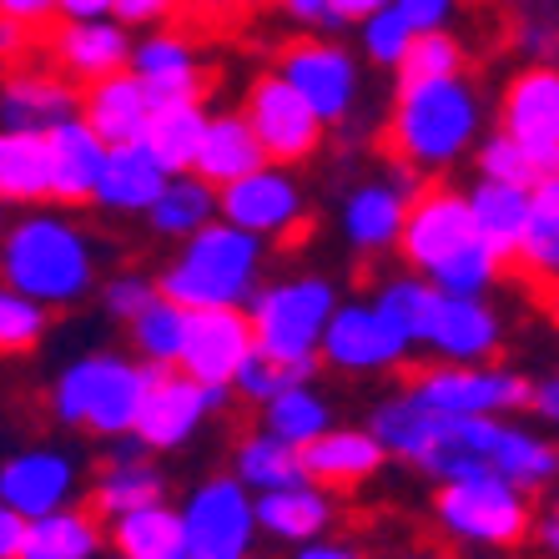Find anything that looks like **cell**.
Instances as JSON below:
<instances>
[{
	"instance_id": "6da1fadb",
	"label": "cell",
	"mask_w": 559,
	"mask_h": 559,
	"mask_svg": "<svg viewBox=\"0 0 559 559\" xmlns=\"http://www.w3.org/2000/svg\"><path fill=\"white\" fill-rule=\"evenodd\" d=\"M0 277L5 287L46 302V308H71L102 283V252H96V237L71 212L26 207L5 227Z\"/></svg>"
},
{
	"instance_id": "7a4b0ae2",
	"label": "cell",
	"mask_w": 559,
	"mask_h": 559,
	"mask_svg": "<svg viewBox=\"0 0 559 559\" xmlns=\"http://www.w3.org/2000/svg\"><path fill=\"white\" fill-rule=\"evenodd\" d=\"M383 142H389L393 162H408L424 177L459 167L484 142L479 86L468 81V71L443 81H399Z\"/></svg>"
},
{
	"instance_id": "3957f363",
	"label": "cell",
	"mask_w": 559,
	"mask_h": 559,
	"mask_svg": "<svg viewBox=\"0 0 559 559\" xmlns=\"http://www.w3.org/2000/svg\"><path fill=\"white\" fill-rule=\"evenodd\" d=\"M156 368L136 353H81L56 373L51 383V418L71 433L92 439H127L136 433Z\"/></svg>"
},
{
	"instance_id": "277c9868",
	"label": "cell",
	"mask_w": 559,
	"mask_h": 559,
	"mask_svg": "<svg viewBox=\"0 0 559 559\" xmlns=\"http://www.w3.org/2000/svg\"><path fill=\"white\" fill-rule=\"evenodd\" d=\"M267 242L217 217L197 237H187L162 267V293L182 308H248L262 287Z\"/></svg>"
},
{
	"instance_id": "5b68a950",
	"label": "cell",
	"mask_w": 559,
	"mask_h": 559,
	"mask_svg": "<svg viewBox=\"0 0 559 559\" xmlns=\"http://www.w3.org/2000/svg\"><path fill=\"white\" fill-rule=\"evenodd\" d=\"M338 308V287L318 273L262 283L258 298L248 302V318L258 328V353L283 358V364H323V338Z\"/></svg>"
},
{
	"instance_id": "8992f818",
	"label": "cell",
	"mask_w": 559,
	"mask_h": 559,
	"mask_svg": "<svg viewBox=\"0 0 559 559\" xmlns=\"http://www.w3.org/2000/svg\"><path fill=\"white\" fill-rule=\"evenodd\" d=\"M534 495L520 484L479 474V479H454L433 489V524H439L454 545L468 549H514L534 534Z\"/></svg>"
},
{
	"instance_id": "52a82bcc",
	"label": "cell",
	"mask_w": 559,
	"mask_h": 559,
	"mask_svg": "<svg viewBox=\"0 0 559 559\" xmlns=\"http://www.w3.org/2000/svg\"><path fill=\"white\" fill-rule=\"evenodd\" d=\"M187 559H252L258 545V495L237 474H212L182 499Z\"/></svg>"
},
{
	"instance_id": "ba28073f",
	"label": "cell",
	"mask_w": 559,
	"mask_h": 559,
	"mask_svg": "<svg viewBox=\"0 0 559 559\" xmlns=\"http://www.w3.org/2000/svg\"><path fill=\"white\" fill-rule=\"evenodd\" d=\"M408 389L454 418H514L534 404V383L499 364H433L408 378Z\"/></svg>"
},
{
	"instance_id": "9c48e42d",
	"label": "cell",
	"mask_w": 559,
	"mask_h": 559,
	"mask_svg": "<svg viewBox=\"0 0 559 559\" xmlns=\"http://www.w3.org/2000/svg\"><path fill=\"white\" fill-rule=\"evenodd\" d=\"M242 111H248L252 131L262 136V146H267V156H273L277 167H302V162H312V156L323 152L328 121L312 111V102L277 71V66L262 71V76L248 86Z\"/></svg>"
},
{
	"instance_id": "30bf717a",
	"label": "cell",
	"mask_w": 559,
	"mask_h": 559,
	"mask_svg": "<svg viewBox=\"0 0 559 559\" xmlns=\"http://www.w3.org/2000/svg\"><path fill=\"white\" fill-rule=\"evenodd\" d=\"M479 237V222H474V207H468V192L459 187H424L408 207V227H404V242H399V258H404L408 273L418 277H433L439 267L468 252Z\"/></svg>"
},
{
	"instance_id": "8fae6325",
	"label": "cell",
	"mask_w": 559,
	"mask_h": 559,
	"mask_svg": "<svg viewBox=\"0 0 559 559\" xmlns=\"http://www.w3.org/2000/svg\"><path fill=\"white\" fill-rule=\"evenodd\" d=\"M277 71L308 96L312 111L328 127L348 121L358 96H364V66H358V56L343 40H328V36L287 40L283 51H277Z\"/></svg>"
},
{
	"instance_id": "7c38bea8",
	"label": "cell",
	"mask_w": 559,
	"mask_h": 559,
	"mask_svg": "<svg viewBox=\"0 0 559 559\" xmlns=\"http://www.w3.org/2000/svg\"><path fill=\"white\" fill-rule=\"evenodd\" d=\"M222 217L262 242H287L308 227V192L298 182V167H258L242 182L222 187Z\"/></svg>"
},
{
	"instance_id": "4fadbf2b",
	"label": "cell",
	"mask_w": 559,
	"mask_h": 559,
	"mask_svg": "<svg viewBox=\"0 0 559 559\" xmlns=\"http://www.w3.org/2000/svg\"><path fill=\"white\" fill-rule=\"evenodd\" d=\"M408 353H414V343L399 333L389 312L373 298H353L328 323L323 368H338V373H399L408 364Z\"/></svg>"
},
{
	"instance_id": "5bb4252c",
	"label": "cell",
	"mask_w": 559,
	"mask_h": 559,
	"mask_svg": "<svg viewBox=\"0 0 559 559\" xmlns=\"http://www.w3.org/2000/svg\"><path fill=\"white\" fill-rule=\"evenodd\" d=\"M227 393L233 389H207V383H197L182 368H156V383L146 393L142 418H136V439L146 449H156V454L182 449L192 433H202V424L212 414L227 408Z\"/></svg>"
},
{
	"instance_id": "9a60e30c",
	"label": "cell",
	"mask_w": 559,
	"mask_h": 559,
	"mask_svg": "<svg viewBox=\"0 0 559 559\" xmlns=\"http://www.w3.org/2000/svg\"><path fill=\"white\" fill-rule=\"evenodd\" d=\"M252 358H258V328H252L248 308H197L177 368L207 389H237V378Z\"/></svg>"
},
{
	"instance_id": "2e32d148",
	"label": "cell",
	"mask_w": 559,
	"mask_h": 559,
	"mask_svg": "<svg viewBox=\"0 0 559 559\" xmlns=\"http://www.w3.org/2000/svg\"><path fill=\"white\" fill-rule=\"evenodd\" d=\"M81 459L56 443L21 449L0 464V509H15L26 520L56 514V509L81 504Z\"/></svg>"
},
{
	"instance_id": "e0dca14e",
	"label": "cell",
	"mask_w": 559,
	"mask_h": 559,
	"mask_svg": "<svg viewBox=\"0 0 559 559\" xmlns=\"http://www.w3.org/2000/svg\"><path fill=\"white\" fill-rule=\"evenodd\" d=\"M499 127L534 152L545 171H559V61H530L499 96Z\"/></svg>"
},
{
	"instance_id": "ac0fdd59",
	"label": "cell",
	"mask_w": 559,
	"mask_h": 559,
	"mask_svg": "<svg viewBox=\"0 0 559 559\" xmlns=\"http://www.w3.org/2000/svg\"><path fill=\"white\" fill-rule=\"evenodd\" d=\"M152 454L156 449H146L136 433L106 443L102 464L92 474V509L106 524L121 520V514H136V509L167 504V474Z\"/></svg>"
},
{
	"instance_id": "d6986e66",
	"label": "cell",
	"mask_w": 559,
	"mask_h": 559,
	"mask_svg": "<svg viewBox=\"0 0 559 559\" xmlns=\"http://www.w3.org/2000/svg\"><path fill=\"white\" fill-rule=\"evenodd\" d=\"M46 56H51L56 71H66L71 81H106L117 71H131V56H136V31L121 26L117 15L106 21H61V26L46 36Z\"/></svg>"
},
{
	"instance_id": "ffe728a7",
	"label": "cell",
	"mask_w": 559,
	"mask_h": 559,
	"mask_svg": "<svg viewBox=\"0 0 559 559\" xmlns=\"http://www.w3.org/2000/svg\"><path fill=\"white\" fill-rule=\"evenodd\" d=\"M131 71L142 76L152 106H187V102H207V71H202V56H197L192 36L182 31H142L136 36V56H131Z\"/></svg>"
},
{
	"instance_id": "44dd1931",
	"label": "cell",
	"mask_w": 559,
	"mask_h": 559,
	"mask_svg": "<svg viewBox=\"0 0 559 559\" xmlns=\"http://www.w3.org/2000/svg\"><path fill=\"white\" fill-rule=\"evenodd\" d=\"M81 117V86L66 71H40V66H15L0 86V121L5 131H51L61 121Z\"/></svg>"
},
{
	"instance_id": "7402d4cb",
	"label": "cell",
	"mask_w": 559,
	"mask_h": 559,
	"mask_svg": "<svg viewBox=\"0 0 559 559\" xmlns=\"http://www.w3.org/2000/svg\"><path fill=\"white\" fill-rule=\"evenodd\" d=\"M408 207H414V192L389 177H373V182H358L343 197V237H348L353 252L364 258H383V252H399L408 227Z\"/></svg>"
},
{
	"instance_id": "603a6c76",
	"label": "cell",
	"mask_w": 559,
	"mask_h": 559,
	"mask_svg": "<svg viewBox=\"0 0 559 559\" xmlns=\"http://www.w3.org/2000/svg\"><path fill=\"white\" fill-rule=\"evenodd\" d=\"M424 348H429L433 358H443V364H489V358L504 348V323H499V312L484 298H454V293H443Z\"/></svg>"
},
{
	"instance_id": "cb8c5ba5",
	"label": "cell",
	"mask_w": 559,
	"mask_h": 559,
	"mask_svg": "<svg viewBox=\"0 0 559 559\" xmlns=\"http://www.w3.org/2000/svg\"><path fill=\"white\" fill-rule=\"evenodd\" d=\"M171 177H177V171H167V162H162L146 142L111 146L92 207L111 212V217H146V212L162 202V192H167Z\"/></svg>"
},
{
	"instance_id": "d4e9b609",
	"label": "cell",
	"mask_w": 559,
	"mask_h": 559,
	"mask_svg": "<svg viewBox=\"0 0 559 559\" xmlns=\"http://www.w3.org/2000/svg\"><path fill=\"white\" fill-rule=\"evenodd\" d=\"M393 454L383 449V439H378L368 424L364 429H338V424H333L323 439L302 449L308 479L323 484V489H333V495H353V489H364V484L373 479Z\"/></svg>"
},
{
	"instance_id": "484cf974",
	"label": "cell",
	"mask_w": 559,
	"mask_h": 559,
	"mask_svg": "<svg viewBox=\"0 0 559 559\" xmlns=\"http://www.w3.org/2000/svg\"><path fill=\"white\" fill-rule=\"evenodd\" d=\"M152 96H146L142 76L136 71H117L106 81H86L81 86V117L102 131L106 146H131L146 136V121H152Z\"/></svg>"
},
{
	"instance_id": "4316f807",
	"label": "cell",
	"mask_w": 559,
	"mask_h": 559,
	"mask_svg": "<svg viewBox=\"0 0 559 559\" xmlns=\"http://www.w3.org/2000/svg\"><path fill=\"white\" fill-rule=\"evenodd\" d=\"M338 520V509H333V489L323 484H293V489H273V495H258V524L267 539L277 545H312V539H328Z\"/></svg>"
},
{
	"instance_id": "83f0119b",
	"label": "cell",
	"mask_w": 559,
	"mask_h": 559,
	"mask_svg": "<svg viewBox=\"0 0 559 559\" xmlns=\"http://www.w3.org/2000/svg\"><path fill=\"white\" fill-rule=\"evenodd\" d=\"M0 197L11 207L56 202L51 131H0Z\"/></svg>"
},
{
	"instance_id": "f1b7e54d",
	"label": "cell",
	"mask_w": 559,
	"mask_h": 559,
	"mask_svg": "<svg viewBox=\"0 0 559 559\" xmlns=\"http://www.w3.org/2000/svg\"><path fill=\"white\" fill-rule=\"evenodd\" d=\"M51 156H56V202H96V187H102L106 156L111 146L102 142V131L86 117H71L61 127H51Z\"/></svg>"
},
{
	"instance_id": "f546056e",
	"label": "cell",
	"mask_w": 559,
	"mask_h": 559,
	"mask_svg": "<svg viewBox=\"0 0 559 559\" xmlns=\"http://www.w3.org/2000/svg\"><path fill=\"white\" fill-rule=\"evenodd\" d=\"M273 156L262 146V136L252 131L248 111H212L207 142H202V156H197V177H207L212 187H233L242 177H252L258 167H267Z\"/></svg>"
},
{
	"instance_id": "4dcf8cb0",
	"label": "cell",
	"mask_w": 559,
	"mask_h": 559,
	"mask_svg": "<svg viewBox=\"0 0 559 559\" xmlns=\"http://www.w3.org/2000/svg\"><path fill=\"white\" fill-rule=\"evenodd\" d=\"M468 207H474V222H479V237L499 252V258L504 262L520 258L524 237H530V222H534V187L474 177V187H468Z\"/></svg>"
},
{
	"instance_id": "1f68e13d",
	"label": "cell",
	"mask_w": 559,
	"mask_h": 559,
	"mask_svg": "<svg viewBox=\"0 0 559 559\" xmlns=\"http://www.w3.org/2000/svg\"><path fill=\"white\" fill-rule=\"evenodd\" d=\"M106 545H111V530L102 514L92 504H71L31 520L21 559H102Z\"/></svg>"
},
{
	"instance_id": "d6a6232c",
	"label": "cell",
	"mask_w": 559,
	"mask_h": 559,
	"mask_svg": "<svg viewBox=\"0 0 559 559\" xmlns=\"http://www.w3.org/2000/svg\"><path fill=\"white\" fill-rule=\"evenodd\" d=\"M233 474L252 495H273V489H293V484L308 479V464H302L298 443L277 439L273 429H252L233 449Z\"/></svg>"
},
{
	"instance_id": "836d02e7",
	"label": "cell",
	"mask_w": 559,
	"mask_h": 559,
	"mask_svg": "<svg viewBox=\"0 0 559 559\" xmlns=\"http://www.w3.org/2000/svg\"><path fill=\"white\" fill-rule=\"evenodd\" d=\"M217 217H222V187H212L197 171H177L167 182V192H162V202L146 212L152 233L167 237V242H187V237H197Z\"/></svg>"
},
{
	"instance_id": "e575fe53",
	"label": "cell",
	"mask_w": 559,
	"mask_h": 559,
	"mask_svg": "<svg viewBox=\"0 0 559 559\" xmlns=\"http://www.w3.org/2000/svg\"><path fill=\"white\" fill-rule=\"evenodd\" d=\"M111 530V549L117 559H187V520L182 504H152L136 514L106 524Z\"/></svg>"
},
{
	"instance_id": "d590c367",
	"label": "cell",
	"mask_w": 559,
	"mask_h": 559,
	"mask_svg": "<svg viewBox=\"0 0 559 559\" xmlns=\"http://www.w3.org/2000/svg\"><path fill=\"white\" fill-rule=\"evenodd\" d=\"M368 429L383 439V449H389L393 459L418 464V459H424V449H429V439H433V429H439V408H429L414 389L389 393V399H378V404H373Z\"/></svg>"
},
{
	"instance_id": "8d00e7d4",
	"label": "cell",
	"mask_w": 559,
	"mask_h": 559,
	"mask_svg": "<svg viewBox=\"0 0 559 559\" xmlns=\"http://www.w3.org/2000/svg\"><path fill=\"white\" fill-rule=\"evenodd\" d=\"M207 127H212L207 102L156 106L152 121H146V136H142V142L152 146L162 162H167V171H192L197 156H202V142H207Z\"/></svg>"
},
{
	"instance_id": "74e56055",
	"label": "cell",
	"mask_w": 559,
	"mask_h": 559,
	"mask_svg": "<svg viewBox=\"0 0 559 559\" xmlns=\"http://www.w3.org/2000/svg\"><path fill=\"white\" fill-rule=\"evenodd\" d=\"M187 323H192V308H182V302H171L167 293H162L136 323H127L131 353L152 368H177L182 364V348H187Z\"/></svg>"
},
{
	"instance_id": "f35d334b",
	"label": "cell",
	"mask_w": 559,
	"mask_h": 559,
	"mask_svg": "<svg viewBox=\"0 0 559 559\" xmlns=\"http://www.w3.org/2000/svg\"><path fill=\"white\" fill-rule=\"evenodd\" d=\"M439 298H443L439 287H433L429 277H418V273H399V277H389V283L373 287V302L399 323V333H404L414 348H424V338H429Z\"/></svg>"
},
{
	"instance_id": "ab89813d",
	"label": "cell",
	"mask_w": 559,
	"mask_h": 559,
	"mask_svg": "<svg viewBox=\"0 0 559 559\" xmlns=\"http://www.w3.org/2000/svg\"><path fill=\"white\" fill-rule=\"evenodd\" d=\"M262 429H273L277 439L308 449V443H318L333 429V404L318 393V383H298V389H287L283 399L262 408Z\"/></svg>"
},
{
	"instance_id": "60d3db41",
	"label": "cell",
	"mask_w": 559,
	"mask_h": 559,
	"mask_svg": "<svg viewBox=\"0 0 559 559\" xmlns=\"http://www.w3.org/2000/svg\"><path fill=\"white\" fill-rule=\"evenodd\" d=\"M474 177H489V182H514V187H534L545 177V167L534 162V152L524 142H514L504 127L484 131V142L474 146Z\"/></svg>"
},
{
	"instance_id": "b9f144b4",
	"label": "cell",
	"mask_w": 559,
	"mask_h": 559,
	"mask_svg": "<svg viewBox=\"0 0 559 559\" xmlns=\"http://www.w3.org/2000/svg\"><path fill=\"white\" fill-rule=\"evenodd\" d=\"M468 71V51L454 31H424L414 36L404 66L393 71L399 81H443V76H464Z\"/></svg>"
},
{
	"instance_id": "7bdbcfd3",
	"label": "cell",
	"mask_w": 559,
	"mask_h": 559,
	"mask_svg": "<svg viewBox=\"0 0 559 559\" xmlns=\"http://www.w3.org/2000/svg\"><path fill=\"white\" fill-rule=\"evenodd\" d=\"M318 368L323 364H283V358H267V353H258L248 368H242V378H237V399H248V404L267 408L273 399H283L287 389H298V383H312L318 378Z\"/></svg>"
},
{
	"instance_id": "ee69618b",
	"label": "cell",
	"mask_w": 559,
	"mask_h": 559,
	"mask_svg": "<svg viewBox=\"0 0 559 559\" xmlns=\"http://www.w3.org/2000/svg\"><path fill=\"white\" fill-rule=\"evenodd\" d=\"M418 31L404 21V11L399 5H389V11L368 15L364 26H358V51H364L368 66H383V71H399L408 56V46H414Z\"/></svg>"
},
{
	"instance_id": "f6af8a7d",
	"label": "cell",
	"mask_w": 559,
	"mask_h": 559,
	"mask_svg": "<svg viewBox=\"0 0 559 559\" xmlns=\"http://www.w3.org/2000/svg\"><path fill=\"white\" fill-rule=\"evenodd\" d=\"M46 328H51V308L26 293H15L5 287L0 293V348L5 353H31L40 338H46Z\"/></svg>"
},
{
	"instance_id": "bcb514c9",
	"label": "cell",
	"mask_w": 559,
	"mask_h": 559,
	"mask_svg": "<svg viewBox=\"0 0 559 559\" xmlns=\"http://www.w3.org/2000/svg\"><path fill=\"white\" fill-rule=\"evenodd\" d=\"M520 262L534 277L559 283V207H539V202H534V222H530V237H524V248H520Z\"/></svg>"
},
{
	"instance_id": "7dc6e473",
	"label": "cell",
	"mask_w": 559,
	"mask_h": 559,
	"mask_svg": "<svg viewBox=\"0 0 559 559\" xmlns=\"http://www.w3.org/2000/svg\"><path fill=\"white\" fill-rule=\"evenodd\" d=\"M156 298H162V277H146V273H117L102 283V308L117 323H136Z\"/></svg>"
},
{
	"instance_id": "c3c4849f",
	"label": "cell",
	"mask_w": 559,
	"mask_h": 559,
	"mask_svg": "<svg viewBox=\"0 0 559 559\" xmlns=\"http://www.w3.org/2000/svg\"><path fill=\"white\" fill-rule=\"evenodd\" d=\"M277 11H283L302 36H333V31L348 26L343 11H338V0H283Z\"/></svg>"
},
{
	"instance_id": "681fc988",
	"label": "cell",
	"mask_w": 559,
	"mask_h": 559,
	"mask_svg": "<svg viewBox=\"0 0 559 559\" xmlns=\"http://www.w3.org/2000/svg\"><path fill=\"white\" fill-rule=\"evenodd\" d=\"M399 11H404V21L424 36V31H449L454 26V15L464 0H393Z\"/></svg>"
},
{
	"instance_id": "f907efd6",
	"label": "cell",
	"mask_w": 559,
	"mask_h": 559,
	"mask_svg": "<svg viewBox=\"0 0 559 559\" xmlns=\"http://www.w3.org/2000/svg\"><path fill=\"white\" fill-rule=\"evenodd\" d=\"M177 11L182 0H117V21L131 31H162Z\"/></svg>"
},
{
	"instance_id": "816d5d0a",
	"label": "cell",
	"mask_w": 559,
	"mask_h": 559,
	"mask_svg": "<svg viewBox=\"0 0 559 559\" xmlns=\"http://www.w3.org/2000/svg\"><path fill=\"white\" fill-rule=\"evenodd\" d=\"M0 15L40 31V26H51V21H61V0H0Z\"/></svg>"
},
{
	"instance_id": "f5cc1de1",
	"label": "cell",
	"mask_w": 559,
	"mask_h": 559,
	"mask_svg": "<svg viewBox=\"0 0 559 559\" xmlns=\"http://www.w3.org/2000/svg\"><path fill=\"white\" fill-rule=\"evenodd\" d=\"M534 418L545 424L549 433H559V373H549V378H539L534 383Z\"/></svg>"
},
{
	"instance_id": "db71d44e",
	"label": "cell",
	"mask_w": 559,
	"mask_h": 559,
	"mask_svg": "<svg viewBox=\"0 0 559 559\" xmlns=\"http://www.w3.org/2000/svg\"><path fill=\"white\" fill-rule=\"evenodd\" d=\"M26 534H31V520L15 514V509H0V559H21L26 549Z\"/></svg>"
},
{
	"instance_id": "11a10c76",
	"label": "cell",
	"mask_w": 559,
	"mask_h": 559,
	"mask_svg": "<svg viewBox=\"0 0 559 559\" xmlns=\"http://www.w3.org/2000/svg\"><path fill=\"white\" fill-rule=\"evenodd\" d=\"M31 36H36L31 26H21V21H5V15H0V51H5V71H15V66H21V56L31 51Z\"/></svg>"
},
{
	"instance_id": "9f6ffc18",
	"label": "cell",
	"mask_w": 559,
	"mask_h": 559,
	"mask_svg": "<svg viewBox=\"0 0 559 559\" xmlns=\"http://www.w3.org/2000/svg\"><path fill=\"white\" fill-rule=\"evenodd\" d=\"M524 46L534 61H559V21L549 26H524Z\"/></svg>"
},
{
	"instance_id": "6f0895ef",
	"label": "cell",
	"mask_w": 559,
	"mask_h": 559,
	"mask_svg": "<svg viewBox=\"0 0 559 559\" xmlns=\"http://www.w3.org/2000/svg\"><path fill=\"white\" fill-rule=\"evenodd\" d=\"M293 559H368L358 545H343V539H312V545H298Z\"/></svg>"
},
{
	"instance_id": "680465c9",
	"label": "cell",
	"mask_w": 559,
	"mask_h": 559,
	"mask_svg": "<svg viewBox=\"0 0 559 559\" xmlns=\"http://www.w3.org/2000/svg\"><path fill=\"white\" fill-rule=\"evenodd\" d=\"M117 15V0H61V21H106Z\"/></svg>"
},
{
	"instance_id": "91938a15",
	"label": "cell",
	"mask_w": 559,
	"mask_h": 559,
	"mask_svg": "<svg viewBox=\"0 0 559 559\" xmlns=\"http://www.w3.org/2000/svg\"><path fill=\"white\" fill-rule=\"evenodd\" d=\"M393 0H338V11H343V21L348 26H364L368 15H378V11H389Z\"/></svg>"
},
{
	"instance_id": "94428289",
	"label": "cell",
	"mask_w": 559,
	"mask_h": 559,
	"mask_svg": "<svg viewBox=\"0 0 559 559\" xmlns=\"http://www.w3.org/2000/svg\"><path fill=\"white\" fill-rule=\"evenodd\" d=\"M534 202H539V207H559V171H545V177L534 182Z\"/></svg>"
},
{
	"instance_id": "6125c7cd",
	"label": "cell",
	"mask_w": 559,
	"mask_h": 559,
	"mask_svg": "<svg viewBox=\"0 0 559 559\" xmlns=\"http://www.w3.org/2000/svg\"><path fill=\"white\" fill-rule=\"evenodd\" d=\"M539 545H545L549 559H559V514H549V520L539 524Z\"/></svg>"
},
{
	"instance_id": "be15d7a7",
	"label": "cell",
	"mask_w": 559,
	"mask_h": 559,
	"mask_svg": "<svg viewBox=\"0 0 559 559\" xmlns=\"http://www.w3.org/2000/svg\"><path fill=\"white\" fill-rule=\"evenodd\" d=\"M404 559H443V555H404Z\"/></svg>"
},
{
	"instance_id": "e7e4bbea",
	"label": "cell",
	"mask_w": 559,
	"mask_h": 559,
	"mask_svg": "<svg viewBox=\"0 0 559 559\" xmlns=\"http://www.w3.org/2000/svg\"><path fill=\"white\" fill-rule=\"evenodd\" d=\"M258 5H283V0H258Z\"/></svg>"
},
{
	"instance_id": "03108f58",
	"label": "cell",
	"mask_w": 559,
	"mask_h": 559,
	"mask_svg": "<svg viewBox=\"0 0 559 559\" xmlns=\"http://www.w3.org/2000/svg\"><path fill=\"white\" fill-rule=\"evenodd\" d=\"M549 514H559V499H555V509H549Z\"/></svg>"
}]
</instances>
